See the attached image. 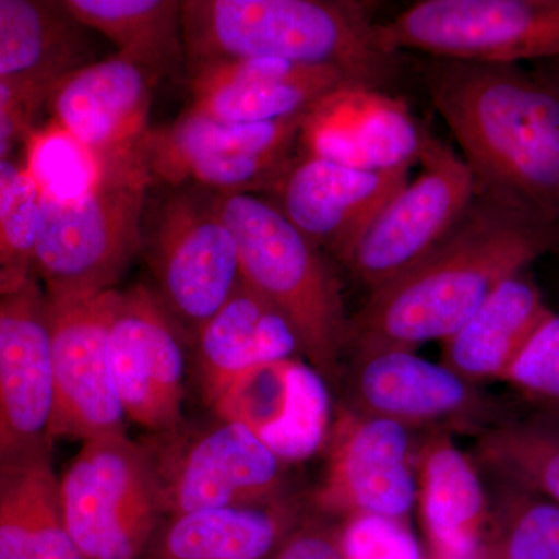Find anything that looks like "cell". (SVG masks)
Returning a JSON list of instances; mask_svg holds the SVG:
<instances>
[{"label":"cell","instance_id":"cell-2","mask_svg":"<svg viewBox=\"0 0 559 559\" xmlns=\"http://www.w3.org/2000/svg\"><path fill=\"white\" fill-rule=\"evenodd\" d=\"M433 108L462 148L477 189L559 216V94L520 64L423 66Z\"/></svg>","mask_w":559,"mask_h":559},{"label":"cell","instance_id":"cell-15","mask_svg":"<svg viewBox=\"0 0 559 559\" xmlns=\"http://www.w3.org/2000/svg\"><path fill=\"white\" fill-rule=\"evenodd\" d=\"M428 128L403 98L384 90L344 84L301 117V154L366 171L409 170Z\"/></svg>","mask_w":559,"mask_h":559},{"label":"cell","instance_id":"cell-32","mask_svg":"<svg viewBox=\"0 0 559 559\" xmlns=\"http://www.w3.org/2000/svg\"><path fill=\"white\" fill-rule=\"evenodd\" d=\"M38 221L35 182L24 168L0 160V299L33 278Z\"/></svg>","mask_w":559,"mask_h":559},{"label":"cell","instance_id":"cell-10","mask_svg":"<svg viewBox=\"0 0 559 559\" xmlns=\"http://www.w3.org/2000/svg\"><path fill=\"white\" fill-rule=\"evenodd\" d=\"M337 389L342 407L364 417L388 419L407 429L481 430L502 421L491 396L443 364L419 358L414 349L352 352Z\"/></svg>","mask_w":559,"mask_h":559},{"label":"cell","instance_id":"cell-19","mask_svg":"<svg viewBox=\"0 0 559 559\" xmlns=\"http://www.w3.org/2000/svg\"><path fill=\"white\" fill-rule=\"evenodd\" d=\"M159 73L117 55L70 72L50 98L53 120L100 156L134 150Z\"/></svg>","mask_w":559,"mask_h":559},{"label":"cell","instance_id":"cell-35","mask_svg":"<svg viewBox=\"0 0 559 559\" xmlns=\"http://www.w3.org/2000/svg\"><path fill=\"white\" fill-rule=\"evenodd\" d=\"M345 559H423L406 524L364 518L342 525Z\"/></svg>","mask_w":559,"mask_h":559},{"label":"cell","instance_id":"cell-22","mask_svg":"<svg viewBox=\"0 0 559 559\" xmlns=\"http://www.w3.org/2000/svg\"><path fill=\"white\" fill-rule=\"evenodd\" d=\"M551 311L532 275L521 272L441 341V364L474 384L500 381Z\"/></svg>","mask_w":559,"mask_h":559},{"label":"cell","instance_id":"cell-13","mask_svg":"<svg viewBox=\"0 0 559 559\" xmlns=\"http://www.w3.org/2000/svg\"><path fill=\"white\" fill-rule=\"evenodd\" d=\"M178 329L148 286L121 293L110 326V369L127 418L154 432H170L183 419L186 353Z\"/></svg>","mask_w":559,"mask_h":559},{"label":"cell","instance_id":"cell-8","mask_svg":"<svg viewBox=\"0 0 559 559\" xmlns=\"http://www.w3.org/2000/svg\"><path fill=\"white\" fill-rule=\"evenodd\" d=\"M121 290L46 293L53 412L49 439H98L124 433V415L112 369L109 334Z\"/></svg>","mask_w":559,"mask_h":559},{"label":"cell","instance_id":"cell-3","mask_svg":"<svg viewBox=\"0 0 559 559\" xmlns=\"http://www.w3.org/2000/svg\"><path fill=\"white\" fill-rule=\"evenodd\" d=\"M373 2L364 0H189L180 7L190 72L230 60L270 58L344 73L382 90L399 55L382 49Z\"/></svg>","mask_w":559,"mask_h":559},{"label":"cell","instance_id":"cell-33","mask_svg":"<svg viewBox=\"0 0 559 559\" xmlns=\"http://www.w3.org/2000/svg\"><path fill=\"white\" fill-rule=\"evenodd\" d=\"M500 381L533 404L538 415L559 421V312L544 320Z\"/></svg>","mask_w":559,"mask_h":559},{"label":"cell","instance_id":"cell-12","mask_svg":"<svg viewBox=\"0 0 559 559\" xmlns=\"http://www.w3.org/2000/svg\"><path fill=\"white\" fill-rule=\"evenodd\" d=\"M409 430L340 407L331 425L314 510L342 525L364 518L406 524L417 502Z\"/></svg>","mask_w":559,"mask_h":559},{"label":"cell","instance_id":"cell-17","mask_svg":"<svg viewBox=\"0 0 559 559\" xmlns=\"http://www.w3.org/2000/svg\"><path fill=\"white\" fill-rule=\"evenodd\" d=\"M285 465L238 423L204 430L178 452L171 468H157L164 513L257 506L283 499Z\"/></svg>","mask_w":559,"mask_h":559},{"label":"cell","instance_id":"cell-25","mask_svg":"<svg viewBox=\"0 0 559 559\" xmlns=\"http://www.w3.org/2000/svg\"><path fill=\"white\" fill-rule=\"evenodd\" d=\"M0 559H83L62 518L51 443L0 463Z\"/></svg>","mask_w":559,"mask_h":559},{"label":"cell","instance_id":"cell-4","mask_svg":"<svg viewBox=\"0 0 559 559\" xmlns=\"http://www.w3.org/2000/svg\"><path fill=\"white\" fill-rule=\"evenodd\" d=\"M215 204L237 241L242 282L285 316L301 355L329 388H337L349 319L325 253L264 197L215 194Z\"/></svg>","mask_w":559,"mask_h":559},{"label":"cell","instance_id":"cell-18","mask_svg":"<svg viewBox=\"0 0 559 559\" xmlns=\"http://www.w3.org/2000/svg\"><path fill=\"white\" fill-rule=\"evenodd\" d=\"M53 412L46 290L36 278L0 299V463L51 443Z\"/></svg>","mask_w":559,"mask_h":559},{"label":"cell","instance_id":"cell-1","mask_svg":"<svg viewBox=\"0 0 559 559\" xmlns=\"http://www.w3.org/2000/svg\"><path fill=\"white\" fill-rule=\"evenodd\" d=\"M559 253V216L477 189L465 215L425 259L370 293L349 319L347 352L417 349L444 341L507 280Z\"/></svg>","mask_w":559,"mask_h":559},{"label":"cell","instance_id":"cell-26","mask_svg":"<svg viewBox=\"0 0 559 559\" xmlns=\"http://www.w3.org/2000/svg\"><path fill=\"white\" fill-rule=\"evenodd\" d=\"M304 114L266 123H227L189 109L170 127L146 131L138 148L151 178L171 186L191 162L293 153Z\"/></svg>","mask_w":559,"mask_h":559},{"label":"cell","instance_id":"cell-34","mask_svg":"<svg viewBox=\"0 0 559 559\" xmlns=\"http://www.w3.org/2000/svg\"><path fill=\"white\" fill-rule=\"evenodd\" d=\"M69 73L46 72L0 80V160L35 130L40 109Z\"/></svg>","mask_w":559,"mask_h":559},{"label":"cell","instance_id":"cell-11","mask_svg":"<svg viewBox=\"0 0 559 559\" xmlns=\"http://www.w3.org/2000/svg\"><path fill=\"white\" fill-rule=\"evenodd\" d=\"M148 263L165 310L180 330L197 334L241 280L237 241L216 210L215 194L182 190L165 202Z\"/></svg>","mask_w":559,"mask_h":559},{"label":"cell","instance_id":"cell-9","mask_svg":"<svg viewBox=\"0 0 559 559\" xmlns=\"http://www.w3.org/2000/svg\"><path fill=\"white\" fill-rule=\"evenodd\" d=\"M418 162L421 175L385 205L344 263L370 293L429 255L476 197V179L466 162L430 131Z\"/></svg>","mask_w":559,"mask_h":559},{"label":"cell","instance_id":"cell-23","mask_svg":"<svg viewBox=\"0 0 559 559\" xmlns=\"http://www.w3.org/2000/svg\"><path fill=\"white\" fill-rule=\"evenodd\" d=\"M299 524L285 498L175 514L157 530L143 559H272Z\"/></svg>","mask_w":559,"mask_h":559},{"label":"cell","instance_id":"cell-21","mask_svg":"<svg viewBox=\"0 0 559 559\" xmlns=\"http://www.w3.org/2000/svg\"><path fill=\"white\" fill-rule=\"evenodd\" d=\"M417 500L433 559H474L489 518L479 465L437 430L418 455Z\"/></svg>","mask_w":559,"mask_h":559},{"label":"cell","instance_id":"cell-36","mask_svg":"<svg viewBox=\"0 0 559 559\" xmlns=\"http://www.w3.org/2000/svg\"><path fill=\"white\" fill-rule=\"evenodd\" d=\"M272 559H345L342 525L299 524Z\"/></svg>","mask_w":559,"mask_h":559},{"label":"cell","instance_id":"cell-28","mask_svg":"<svg viewBox=\"0 0 559 559\" xmlns=\"http://www.w3.org/2000/svg\"><path fill=\"white\" fill-rule=\"evenodd\" d=\"M60 3L0 0V80L79 69V27Z\"/></svg>","mask_w":559,"mask_h":559},{"label":"cell","instance_id":"cell-6","mask_svg":"<svg viewBox=\"0 0 559 559\" xmlns=\"http://www.w3.org/2000/svg\"><path fill=\"white\" fill-rule=\"evenodd\" d=\"M60 499L83 559H143L165 514L156 462L127 433L83 441L60 476Z\"/></svg>","mask_w":559,"mask_h":559},{"label":"cell","instance_id":"cell-5","mask_svg":"<svg viewBox=\"0 0 559 559\" xmlns=\"http://www.w3.org/2000/svg\"><path fill=\"white\" fill-rule=\"evenodd\" d=\"M153 182L139 148L105 157L102 178L79 201L39 197L35 272L49 294L116 289L142 246Z\"/></svg>","mask_w":559,"mask_h":559},{"label":"cell","instance_id":"cell-24","mask_svg":"<svg viewBox=\"0 0 559 559\" xmlns=\"http://www.w3.org/2000/svg\"><path fill=\"white\" fill-rule=\"evenodd\" d=\"M194 337L207 400L241 371L301 355L285 316L242 280Z\"/></svg>","mask_w":559,"mask_h":559},{"label":"cell","instance_id":"cell-14","mask_svg":"<svg viewBox=\"0 0 559 559\" xmlns=\"http://www.w3.org/2000/svg\"><path fill=\"white\" fill-rule=\"evenodd\" d=\"M407 182L409 170H356L297 154L264 198L312 245L344 264Z\"/></svg>","mask_w":559,"mask_h":559},{"label":"cell","instance_id":"cell-7","mask_svg":"<svg viewBox=\"0 0 559 559\" xmlns=\"http://www.w3.org/2000/svg\"><path fill=\"white\" fill-rule=\"evenodd\" d=\"M389 53L436 60L520 64L559 58V0H421L380 22Z\"/></svg>","mask_w":559,"mask_h":559},{"label":"cell","instance_id":"cell-29","mask_svg":"<svg viewBox=\"0 0 559 559\" xmlns=\"http://www.w3.org/2000/svg\"><path fill=\"white\" fill-rule=\"evenodd\" d=\"M476 462L489 476L559 506V421L543 415L502 419L477 433Z\"/></svg>","mask_w":559,"mask_h":559},{"label":"cell","instance_id":"cell-20","mask_svg":"<svg viewBox=\"0 0 559 559\" xmlns=\"http://www.w3.org/2000/svg\"><path fill=\"white\" fill-rule=\"evenodd\" d=\"M344 84L356 83L333 69L270 58L221 61L190 72V109L227 123H266L307 112Z\"/></svg>","mask_w":559,"mask_h":559},{"label":"cell","instance_id":"cell-30","mask_svg":"<svg viewBox=\"0 0 559 559\" xmlns=\"http://www.w3.org/2000/svg\"><path fill=\"white\" fill-rule=\"evenodd\" d=\"M489 479L488 524L474 559H559V506L513 481Z\"/></svg>","mask_w":559,"mask_h":559},{"label":"cell","instance_id":"cell-31","mask_svg":"<svg viewBox=\"0 0 559 559\" xmlns=\"http://www.w3.org/2000/svg\"><path fill=\"white\" fill-rule=\"evenodd\" d=\"M24 170L40 198L73 202L86 197L102 178L105 157L73 138L57 121L35 128L27 140Z\"/></svg>","mask_w":559,"mask_h":559},{"label":"cell","instance_id":"cell-16","mask_svg":"<svg viewBox=\"0 0 559 559\" xmlns=\"http://www.w3.org/2000/svg\"><path fill=\"white\" fill-rule=\"evenodd\" d=\"M207 401L219 419L248 428L283 463L310 459L329 440V384L297 359L241 371Z\"/></svg>","mask_w":559,"mask_h":559},{"label":"cell","instance_id":"cell-37","mask_svg":"<svg viewBox=\"0 0 559 559\" xmlns=\"http://www.w3.org/2000/svg\"><path fill=\"white\" fill-rule=\"evenodd\" d=\"M536 76L544 83L549 84L559 94V58L555 60L535 62V70H533Z\"/></svg>","mask_w":559,"mask_h":559},{"label":"cell","instance_id":"cell-27","mask_svg":"<svg viewBox=\"0 0 559 559\" xmlns=\"http://www.w3.org/2000/svg\"><path fill=\"white\" fill-rule=\"evenodd\" d=\"M69 16L116 44L123 57L160 73L183 58L180 7L173 0H66Z\"/></svg>","mask_w":559,"mask_h":559}]
</instances>
